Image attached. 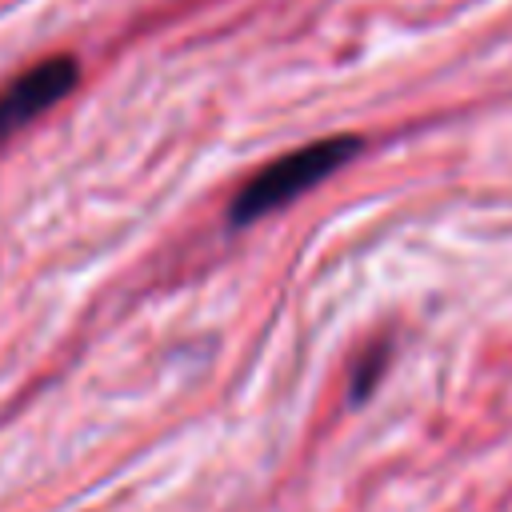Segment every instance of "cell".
Listing matches in <instances>:
<instances>
[{
  "label": "cell",
  "mask_w": 512,
  "mask_h": 512,
  "mask_svg": "<svg viewBox=\"0 0 512 512\" xmlns=\"http://www.w3.org/2000/svg\"><path fill=\"white\" fill-rule=\"evenodd\" d=\"M360 152L356 136H328V140H312L272 164H264L232 200V220L236 224H252L276 208H284L288 200L304 196L308 188H316L320 180H328L340 164H348Z\"/></svg>",
  "instance_id": "6da1fadb"
},
{
  "label": "cell",
  "mask_w": 512,
  "mask_h": 512,
  "mask_svg": "<svg viewBox=\"0 0 512 512\" xmlns=\"http://www.w3.org/2000/svg\"><path fill=\"white\" fill-rule=\"evenodd\" d=\"M76 84V60L72 56H48L36 68L20 72L4 92H0V144L24 128L28 120H36L48 104H56L64 92H72Z\"/></svg>",
  "instance_id": "7a4b0ae2"
}]
</instances>
